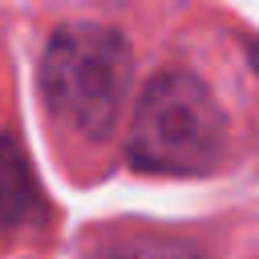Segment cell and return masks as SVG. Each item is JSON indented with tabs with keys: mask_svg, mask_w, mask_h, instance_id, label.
I'll return each instance as SVG.
<instances>
[{
	"mask_svg": "<svg viewBox=\"0 0 259 259\" xmlns=\"http://www.w3.org/2000/svg\"><path fill=\"white\" fill-rule=\"evenodd\" d=\"M227 150V117L214 93L182 69L158 73L130 121L125 154L146 174H206L223 162Z\"/></svg>",
	"mask_w": 259,
	"mask_h": 259,
	"instance_id": "obj_2",
	"label": "cell"
},
{
	"mask_svg": "<svg viewBox=\"0 0 259 259\" xmlns=\"http://www.w3.org/2000/svg\"><path fill=\"white\" fill-rule=\"evenodd\" d=\"M251 65H255V73H259V49H251Z\"/></svg>",
	"mask_w": 259,
	"mask_h": 259,
	"instance_id": "obj_5",
	"label": "cell"
},
{
	"mask_svg": "<svg viewBox=\"0 0 259 259\" xmlns=\"http://www.w3.org/2000/svg\"><path fill=\"white\" fill-rule=\"evenodd\" d=\"M97 259H206L198 247L190 243H178V239H121V243H109L105 251H97Z\"/></svg>",
	"mask_w": 259,
	"mask_h": 259,
	"instance_id": "obj_4",
	"label": "cell"
},
{
	"mask_svg": "<svg viewBox=\"0 0 259 259\" xmlns=\"http://www.w3.org/2000/svg\"><path fill=\"white\" fill-rule=\"evenodd\" d=\"M45 214L49 206L24 146L12 134H0V223L8 231H28V227H40Z\"/></svg>",
	"mask_w": 259,
	"mask_h": 259,
	"instance_id": "obj_3",
	"label": "cell"
},
{
	"mask_svg": "<svg viewBox=\"0 0 259 259\" xmlns=\"http://www.w3.org/2000/svg\"><path fill=\"white\" fill-rule=\"evenodd\" d=\"M130 45L105 24H65L40 57V93L53 117L77 138L101 142L121 117L130 89Z\"/></svg>",
	"mask_w": 259,
	"mask_h": 259,
	"instance_id": "obj_1",
	"label": "cell"
}]
</instances>
